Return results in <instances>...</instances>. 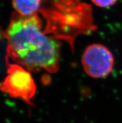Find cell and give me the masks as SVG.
<instances>
[{
  "label": "cell",
  "instance_id": "cell-1",
  "mask_svg": "<svg viewBox=\"0 0 122 123\" xmlns=\"http://www.w3.org/2000/svg\"><path fill=\"white\" fill-rule=\"evenodd\" d=\"M7 58L29 71L54 73L58 71L60 43L42 29L38 16L12 14L5 31Z\"/></svg>",
  "mask_w": 122,
  "mask_h": 123
},
{
  "label": "cell",
  "instance_id": "cell-2",
  "mask_svg": "<svg viewBox=\"0 0 122 123\" xmlns=\"http://www.w3.org/2000/svg\"><path fill=\"white\" fill-rule=\"evenodd\" d=\"M1 90L11 98L31 105L36 93V85L29 71L16 63H8L7 73L1 83Z\"/></svg>",
  "mask_w": 122,
  "mask_h": 123
},
{
  "label": "cell",
  "instance_id": "cell-3",
  "mask_svg": "<svg viewBox=\"0 0 122 123\" xmlns=\"http://www.w3.org/2000/svg\"><path fill=\"white\" fill-rule=\"evenodd\" d=\"M81 62L83 70L88 76L100 79L111 73L114 67L115 59L107 47L102 44L93 43L85 48Z\"/></svg>",
  "mask_w": 122,
  "mask_h": 123
},
{
  "label": "cell",
  "instance_id": "cell-4",
  "mask_svg": "<svg viewBox=\"0 0 122 123\" xmlns=\"http://www.w3.org/2000/svg\"><path fill=\"white\" fill-rule=\"evenodd\" d=\"M43 0H12L16 12L22 16H31L37 14Z\"/></svg>",
  "mask_w": 122,
  "mask_h": 123
},
{
  "label": "cell",
  "instance_id": "cell-5",
  "mask_svg": "<svg viewBox=\"0 0 122 123\" xmlns=\"http://www.w3.org/2000/svg\"><path fill=\"white\" fill-rule=\"evenodd\" d=\"M96 6L100 8H107L113 5L117 0H91Z\"/></svg>",
  "mask_w": 122,
  "mask_h": 123
}]
</instances>
